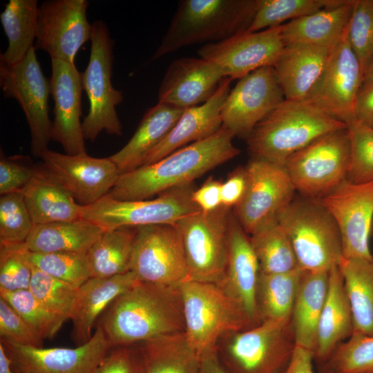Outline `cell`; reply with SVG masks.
I'll use <instances>...</instances> for the list:
<instances>
[{
  "label": "cell",
  "mask_w": 373,
  "mask_h": 373,
  "mask_svg": "<svg viewBox=\"0 0 373 373\" xmlns=\"http://www.w3.org/2000/svg\"><path fill=\"white\" fill-rule=\"evenodd\" d=\"M281 26L258 32H239L224 40L207 44L200 57L216 64L225 77L240 79L265 66H273L284 48Z\"/></svg>",
  "instance_id": "cell-21"
},
{
  "label": "cell",
  "mask_w": 373,
  "mask_h": 373,
  "mask_svg": "<svg viewBox=\"0 0 373 373\" xmlns=\"http://www.w3.org/2000/svg\"><path fill=\"white\" fill-rule=\"evenodd\" d=\"M97 325L112 347L184 332L180 287L140 281L108 305Z\"/></svg>",
  "instance_id": "cell-2"
},
{
  "label": "cell",
  "mask_w": 373,
  "mask_h": 373,
  "mask_svg": "<svg viewBox=\"0 0 373 373\" xmlns=\"http://www.w3.org/2000/svg\"><path fill=\"white\" fill-rule=\"evenodd\" d=\"M180 291L184 334L200 357L216 351L220 338L255 326L244 308L215 283L189 280Z\"/></svg>",
  "instance_id": "cell-5"
},
{
  "label": "cell",
  "mask_w": 373,
  "mask_h": 373,
  "mask_svg": "<svg viewBox=\"0 0 373 373\" xmlns=\"http://www.w3.org/2000/svg\"><path fill=\"white\" fill-rule=\"evenodd\" d=\"M40 158L45 172L82 206L91 205L107 195L120 175L109 157H94L86 153L68 155L48 149Z\"/></svg>",
  "instance_id": "cell-18"
},
{
  "label": "cell",
  "mask_w": 373,
  "mask_h": 373,
  "mask_svg": "<svg viewBox=\"0 0 373 373\" xmlns=\"http://www.w3.org/2000/svg\"><path fill=\"white\" fill-rule=\"evenodd\" d=\"M285 99L273 66L240 78L222 108V126L234 137L246 138L255 126Z\"/></svg>",
  "instance_id": "cell-17"
},
{
  "label": "cell",
  "mask_w": 373,
  "mask_h": 373,
  "mask_svg": "<svg viewBox=\"0 0 373 373\" xmlns=\"http://www.w3.org/2000/svg\"><path fill=\"white\" fill-rule=\"evenodd\" d=\"M222 184L220 181L210 177L200 188L193 191L192 200L201 211H213L222 206Z\"/></svg>",
  "instance_id": "cell-53"
},
{
  "label": "cell",
  "mask_w": 373,
  "mask_h": 373,
  "mask_svg": "<svg viewBox=\"0 0 373 373\" xmlns=\"http://www.w3.org/2000/svg\"><path fill=\"white\" fill-rule=\"evenodd\" d=\"M29 259L31 264L41 271L77 287L91 278L89 262L85 253L30 251Z\"/></svg>",
  "instance_id": "cell-43"
},
{
  "label": "cell",
  "mask_w": 373,
  "mask_h": 373,
  "mask_svg": "<svg viewBox=\"0 0 373 373\" xmlns=\"http://www.w3.org/2000/svg\"><path fill=\"white\" fill-rule=\"evenodd\" d=\"M131 271L141 282L173 288H179L189 280L182 241L175 224L137 227Z\"/></svg>",
  "instance_id": "cell-13"
},
{
  "label": "cell",
  "mask_w": 373,
  "mask_h": 373,
  "mask_svg": "<svg viewBox=\"0 0 373 373\" xmlns=\"http://www.w3.org/2000/svg\"><path fill=\"white\" fill-rule=\"evenodd\" d=\"M250 236L260 272L280 274L299 268L290 239L278 218Z\"/></svg>",
  "instance_id": "cell-39"
},
{
  "label": "cell",
  "mask_w": 373,
  "mask_h": 373,
  "mask_svg": "<svg viewBox=\"0 0 373 373\" xmlns=\"http://www.w3.org/2000/svg\"><path fill=\"white\" fill-rule=\"evenodd\" d=\"M329 271H303L291 315L296 345L312 352L314 355L327 294Z\"/></svg>",
  "instance_id": "cell-32"
},
{
  "label": "cell",
  "mask_w": 373,
  "mask_h": 373,
  "mask_svg": "<svg viewBox=\"0 0 373 373\" xmlns=\"http://www.w3.org/2000/svg\"><path fill=\"white\" fill-rule=\"evenodd\" d=\"M1 340L22 345L42 347L43 341L30 329L13 307L0 296Z\"/></svg>",
  "instance_id": "cell-50"
},
{
  "label": "cell",
  "mask_w": 373,
  "mask_h": 373,
  "mask_svg": "<svg viewBox=\"0 0 373 373\" xmlns=\"http://www.w3.org/2000/svg\"><path fill=\"white\" fill-rule=\"evenodd\" d=\"M199 373H229L221 363L218 351L207 353L200 357Z\"/></svg>",
  "instance_id": "cell-56"
},
{
  "label": "cell",
  "mask_w": 373,
  "mask_h": 373,
  "mask_svg": "<svg viewBox=\"0 0 373 373\" xmlns=\"http://www.w3.org/2000/svg\"><path fill=\"white\" fill-rule=\"evenodd\" d=\"M34 226L22 192L1 195L0 243L26 242Z\"/></svg>",
  "instance_id": "cell-48"
},
{
  "label": "cell",
  "mask_w": 373,
  "mask_h": 373,
  "mask_svg": "<svg viewBox=\"0 0 373 373\" xmlns=\"http://www.w3.org/2000/svg\"><path fill=\"white\" fill-rule=\"evenodd\" d=\"M11 363V359L8 356L3 345L0 343V373H14Z\"/></svg>",
  "instance_id": "cell-57"
},
{
  "label": "cell",
  "mask_w": 373,
  "mask_h": 373,
  "mask_svg": "<svg viewBox=\"0 0 373 373\" xmlns=\"http://www.w3.org/2000/svg\"><path fill=\"white\" fill-rule=\"evenodd\" d=\"M35 46L19 62H0V85L5 97L15 99L21 107L30 133V151L40 157L48 149L52 122L49 117L50 79L44 76Z\"/></svg>",
  "instance_id": "cell-12"
},
{
  "label": "cell",
  "mask_w": 373,
  "mask_h": 373,
  "mask_svg": "<svg viewBox=\"0 0 373 373\" xmlns=\"http://www.w3.org/2000/svg\"><path fill=\"white\" fill-rule=\"evenodd\" d=\"M332 215L340 230L343 258H371L369 237L373 218V180L347 179L318 200Z\"/></svg>",
  "instance_id": "cell-20"
},
{
  "label": "cell",
  "mask_w": 373,
  "mask_h": 373,
  "mask_svg": "<svg viewBox=\"0 0 373 373\" xmlns=\"http://www.w3.org/2000/svg\"><path fill=\"white\" fill-rule=\"evenodd\" d=\"M363 80V71L351 48L347 29L332 48L322 79L307 102L348 125L356 121L355 103Z\"/></svg>",
  "instance_id": "cell-19"
},
{
  "label": "cell",
  "mask_w": 373,
  "mask_h": 373,
  "mask_svg": "<svg viewBox=\"0 0 373 373\" xmlns=\"http://www.w3.org/2000/svg\"><path fill=\"white\" fill-rule=\"evenodd\" d=\"M354 333V320L343 278L338 266L329 271L328 289L321 312L314 359L321 365Z\"/></svg>",
  "instance_id": "cell-29"
},
{
  "label": "cell",
  "mask_w": 373,
  "mask_h": 373,
  "mask_svg": "<svg viewBox=\"0 0 373 373\" xmlns=\"http://www.w3.org/2000/svg\"><path fill=\"white\" fill-rule=\"evenodd\" d=\"M350 303L354 333L373 336V256L343 258L338 265Z\"/></svg>",
  "instance_id": "cell-34"
},
{
  "label": "cell",
  "mask_w": 373,
  "mask_h": 373,
  "mask_svg": "<svg viewBox=\"0 0 373 373\" xmlns=\"http://www.w3.org/2000/svg\"><path fill=\"white\" fill-rule=\"evenodd\" d=\"M4 298L40 339L52 338L66 321L46 309L28 289L0 290Z\"/></svg>",
  "instance_id": "cell-41"
},
{
  "label": "cell",
  "mask_w": 373,
  "mask_h": 373,
  "mask_svg": "<svg viewBox=\"0 0 373 373\" xmlns=\"http://www.w3.org/2000/svg\"><path fill=\"white\" fill-rule=\"evenodd\" d=\"M34 225L83 218V207L41 165L22 191Z\"/></svg>",
  "instance_id": "cell-31"
},
{
  "label": "cell",
  "mask_w": 373,
  "mask_h": 373,
  "mask_svg": "<svg viewBox=\"0 0 373 373\" xmlns=\"http://www.w3.org/2000/svg\"><path fill=\"white\" fill-rule=\"evenodd\" d=\"M354 2L345 1L282 24L280 35L284 45L306 44L333 48L347 29Z\"/></svg>",
  "instance_id": "cell-30"
},
{
  "label": "cell",
  "mask_w": 373,
  "mask_h": 373,
  "mask_svg": "<svg viewBox=\"0 0 373 373\" xmlns=\"http://www.w3.org/2000/svg\"><path fill=\"white\" fill-rule=\"evenodd\" d=\"M246 166H239L232 171L221 187L222 205L236 207L242 200L247 187Z\"/></svg>",
  "instance_id": "cell-52"
},
{
  "label": "cell",
  "mask_w": 373,
  "mask_h": 373,
  "mask_svg": "<svg viewBox=\"0 0 373 373\" xmlns=\"http://www.w3.org/2000/svg\"><path fill=\"white\" fill-rule=\"evenodd\" d=\"M332 48L306 44L284 46L273 67L285 99H309L322 79Z\"/></svg>",
  "instance_id": "cell-25"
},
{
  "label": "cell",
  "mask_w": 373,
  "mask_h": 373,
  "mask_svg": "<svg viewBox=\"0 0 373 373\" xmlns=\"http://www.w3.org/2000/svg\"><path fill=\"white\" fill-rule=\"evenodd\" d=\"M78 288L32 265L28 289L46 309L64 321L70 319Z\"/></svg>",
  "instance_id": "cell-44"
},
{
  "label": "cell",
  "mask_w": 373,
  "mask_h": 373,
  "mask_svg": "<svg viewBox=\"0 0 373 373\" xmlns=\"http://www.w3.org/2000/svg\"><path fill=\"white\" fill-rule=\"evenodd\" d=\"M138 348L146 373H199L200 357L184 332L141 342Z\"/></svg>",
  "instance_id": "cell-35"
},
{
  "label": "cell",
  "mask_w": 373,
  "mask_h": 373,
  "mask_svg": "<svg viewBox=\"0 0 373 373\" xmlns=\"http://www.w3.org/2000/svg\"><path fill=\"white\" fill-rule=\"evenodd\" d=\"M307 101L285 99L247 137L253 157L283 166L317 137L346 128Z\"/></svg>",
  "instance_id": "cell-4"
},
{
  "label": "cell",
  "mask_w": 373,
  "mask_h": 373,
  "mask_svg": "<svg viewBox=\"0 0 373 373\" xmlns=\"http://www.w3.org/2000/svg\"><path fill=\"white\" fill-rule=\"evenodd\" d=\"M224 336L218 355L229 373H283L296 347L291 317Z\"/></svg>",
  "instance_id": "cell-7"
},
{
  "label": "cell",
  "mask_w": 373,
  "mask_h": 373,
  "mask_svg": "<svg viewBox=\"0 0 373 373\" xmlns=\"http://www.w3.org/2000/svg\"><path fill=\"white\" fill-rule=\"evenodd\" d=\"M320 373H333V372H327V371L320 369Z\"/></svg>",
  "instance_id": "cell-59"
},
{
  "label": "cell",
  "mask_w": 373,
  "mask_h": 373,
  "mask_svg": "<svg viewBox=\"0 0 373 373\" xmlns=\"http://www.w3.org/2000/svg\"><path fill=\"white\" fill-rule=\"evenodd\" d=\"M246 169L247 190L233 213L243 229L251 235L277 218L296 191L283 166L252 157Z\"/></svg>",
  "instance_id": "cell-14"
},
{
  "label": "cell",
  "mask_w": 373,
  "mask_h": 373,
  "mask_svg": "<svg viewBox=\"0 0 373 373\" xmlns=\"http://www.w3.org/2000/svg\"><path fill=\"white\" fill-rule=\"evenodd\" d=\"M347 127L324 134L291 155L283 167L299 195L318 200L347 179Z\"/></svg>",
  "instance_id": "cell-9"
},
{
  "label": "cell",
  "mask_w": 373,
  "mask_h": 373,
  "mask_svg": "<svg viewBox=\"0 0 373 373\" xmlns=\"http://www.w3.org/2000/svg\"><path fill=\"white\" fill-rule=\"evenodd\" d=\"M233 135L224 127L212 136L180 148L162 159L120 174L107 195L118 200H142L195 179L240 153Z\"/></svg>",
  "instance_id": "cell-1"
},
{
  "label": "cell",
  "mask_w": 373,
  "mask_h": 373,
  "mask_svg": "<svg viewBox=\"0 0 373 373\" xmlns=\"http://www.w3.org/2000/svg\"><path fill=\"white\" fill-rule=\"evenodd\" d=\"M35 165L29 157L13 155L6 157L1 153L0 194L22 192L32 178Z\"/></svg>",
  "instance_id": "cell-49"
},
{
  "label": "cell",
  "mask_w": 373,
  "mask_h": 373,
  "mask_svg": "<svg viewBox=\"0 0 373 373\" xmlns=\"http://www.w3.org/2000/svg\"><path fill=\"white\" fill-rule=\"evenodd\" d=\"M355 119L373 127V81L363 82L357 94Z\"/></svg>",
  "instance_id": "cell-54"
},
{
  "label": "cell",
  "mask_w": 373,
  "mask_h": 373,
  "mask_svg": "<svg viewBox=\"0 0 373 373\" xmlns=\"http://www.w3.org/2000/svg\"><path fill=\"white\" fill-rule=\"evenodd\" d=\"M37 0H10L0 15L8 47L0 62L12 65L21 61L34 47L36 39Z\"/></svg>",
  "instance_id": "cell-37"
},
{
  "label": "cell",
  "mask_w": 373,
  "mask_h": 373,
  "mask_svg": "<svg viewBox=\"0 0 373 373\" xmlns=\"http://www.w3.org/2000/svg\"><path fill=\"white\" fill-rule=\"evenodd\" d=\"M137 227L106 230L87 253L91 278H108L131 271Z\"/></svg>",
  "instance_id": "cell-36"
},
{
  "label": "cell",
  "mask_w": 373,
  "mask_h": 373,
  "mask_svg": "<svg viewBox=\"0 0 373 373\" xmlns=\"http://www.w3.org/2000/svg\"><path fill=\"white\" fill-rule=\"evenodd\" d=\"M95 373H146L138 346L112 347Z\"/></svg>",
  "instance_id": "cell-51"
},
{
  "label": "cell",
  "mask_w": 373,
  "mask_h": 373,
  "mask_svg": "<svg viewBox=\"0 0 373 373\" xmlns=\"http://www.w3.org/2000/svg\"><path fill=\"white\" fill-rule=\"evenodd\" d=\"M259 0H183L151 61L195 44H211L248 30Z\"/></svg>",
  "instance_id": "cell-3"
},
{
  "label": "cell",
  "mask_w": 373,
  "mask_h": 373,
  "mask_svg": "<svg viewBox=\"0 0 373 373\" xmlns=\"http://www.w3.org/2000/svg\"><path fill=\"white\" fill-rule=\"evenodd\" d=\"M231 212V208L222 205L213 211L191 214L175 224L189 280L216 284L222 278L227 263Z\"/></svg>",
  "instance_id": "cell-11"
},
{
  "label": "cell",
  "mask_w": 373,
  "mask_h": 373,
  "mask_svg": "<svg viewBox=\"0 0 373 373\" xmlns=\"http://www.w3.org/2000/svg\"><path fill=\"white\" fill-rule=\"evenodd\" d=\"M14 373H95L111 349L97 325L90 339L75 348H44L0 340Z\"/></svg>",
  "instance_id": "cell-16"
},
{
  "label": "cell",
  "mask_w": 373,
  "mask_h": 373,
  "mask_svg": "<svg viewBox=\"0 0 373 373\" xmlns=\"http://www.w3.org/2000/svg\"><path fill=\"white\" fill-rule=\"evenodd\" d=\"M347 36L364 76L373 61V0L355 1Z\"/></svg>",
  "instance_id": "cell-46"
},
{
  "label": "cell",
  "mask_w": 373,
  "mask_h": 373,
  "mask_svg": "<svg viewBox=\"0 0 373 373\" xmlns=\"http://www.w3.org/2000/svg\"><path fill=\"white\" fill-rule=\"evenodd\" d=\"M320 366L333 373H373V336L353 333Z\"/></svg>",
  "instance_id": "cell-42"
},
{
  "label": "cell",
  "mask_w": 373,
  "mask_h": 373,
  "mask_svg": "<svg viewBox=\"0 0 373 373\" xmlns=\"http://www.w3.org/2000/svg\"><path fill=\"white\" fill-rule=\"evenodd\" d=\"M313 360L312 352L296 345L291 358L283 373H315Z\"/></svg>",
  "instance_id": "cell-55"
},
{
  "label": "cell",
  "mask_w": 373,
  "mask_h": 373,
  "mask_svg": "<svg viewBox=\"0 0 373 373\" xmlns=\"http://www.w3.org/2000/svg\"><path fill=\"white\" fill-rule=\"evenodd\" d=\"M350 162L347 180L354 183L373 180V127L354 121L347 125Z\"/></svg>",
  "instance_id": "cell-45"
},
{
  "label": "cell",
  "mask_w": 373,
  "mask_h": 373,
  "mask_svg": "<svg viewBox=\"0 0 373 373\" xmlns=\"http://www.w3.org/2000/svg\"><path fill=\"white\" fill-rule=\"evenodd\" d=\"M50 84L55 102L51 140L59 143L68 155L86 153L81 122L82 73L75 64L51 59Z\"/></svg>",
  "instance_id": "cell-22"
},
{
  "label": "cell",
  "mask_w": 373,
  "mask_h": 373,
  "mask_svg": "<svg viewBox=\"0 0 373 373\" xmlns=\"http://www.w3.org/2000/svg\"><path fill=\"white\" fill-rule=\"evenodd\" d=\"M92 25L89 61L82 73L83 90L89 101V111L83 119L82 131L86 140L94 142L104 131L111 135H122V126L115 108L123 101V95L111 82L114 41L108 26L102 20H96Z\"/></svg>",
  "instance_id": "cell-8"
},
{
  "label": "cell",
  "mask_w": 373,
  "mask_h": 373,
  "mask_svg": "<svg viewBox=\"0 0 373 373\" xmlns=\"http://www.w3.org/2000/svg\"><path fill=\"white\" fill-rule=\"evenodd\" d=\"M140 280L132 271L108 278H89L77 290L70 320L71 338L81 345L88 342L98 317L121 294Z\"/></svg>",
  "instance_id": "cell-27"
},
{
  "label": "cell",
  "mask_w": 373,
  "mask_h": 373,
  "mask_svg": "<svg viewBox=\"0 0 373 373\" xmlns=\"http://www.w3.org/2000/svg\"><path fill=\"white\" fill-rule=\"evenodd\" d=\"M303 273L300 268L280 274L260 271L256 298L260 322L291 317Z\"/></svg>",
  "instance_id": "cell-38"
},
{
  "label": "cell",
  "mask_w": 373,
  "mask_h": 373,
  "mask_svg": "<svg viewBox=\"0 0 373 373\" xmlns=\"http://www.w3.org/2000/svg\"><path fill=\"white\" fill-rule=\"evenodd\" d=\"M184 111L163 102L149 108L126 144L108 157L120 174L141 166L146 157L167 136Z\"/></svg>",
  "instance_id": "cell-28"
},
{
  "label": "cell",
  "mask_w": 373,
  "mask_h": 373,
  "mask_svg": "<svg viewBox=\"0 0 373 373\" xmlns=\"http://www.w3.org/2000/svg\"><path fill=\"white\" fill-rule=\"evenodd\" d=\"M88 6L87 0L44 1L37 10L35 50L75 64L77 52L91 37Z\"/></svg>",
  "instance_id": "cell-15"
},
{
  "label": "cell",
  "mask_w": 373,
  "mask_h": 373,
  "mask_svg": "<svg viewBox=\"0 0 373 373\" xmlns=\"http://www.w3.org/2000/svg\"><path fill=\"white\" fill-rule=\"evenodd\" d=\"M247 234L232 211L229 224L227 263L222 278L216 285L244 308L256 325L261 323L256 298L260 271Z\"/></svg>",
  "instance_id": "cell-24"
},
{
  "label": "cell",
  "mask_w": 373,
  "mask_h": 373,
  "mask_svg": "<svg viewBox=\"0 0 373 373\" xmlns=\"http://www.w3.org/2000/svg\"><path fill=\"white\" fill-rule=\"evenodd\" d=\"M343 2L344 0H259L256 13L247 31L254 32L278 27L287 19L304 17Z\"/></svg>",
  "instance_id": "cell-40"
},
{
  "label": "cell",
  "mask_w": 373,
  "mask_h": 373,
  "mask_svg": "<svg viewBox=\"0 0 373 373\" xmlns=\"http://www.w3.org/2000/svg\"><path fill=\"white\" fill-rule=\"evenodd\" d=\"M226 77L214 64L201 57H182L169 66L158 89V102L182 108L201 105Z\"/></svg>",
  "instance_id": "cell-23"
},
{
  "label": "cell",
  "mask_w": 373,
  "mask_h": 373,
  "mask_svg": "<svg viewBox=\"0 0 373 373\" xmlns=\"http://www.w3.org/2000/svg\"><path fill=\"white\" fill-rule=\"evenodd\" d=\"M373 81V61L363 76V82Z\"/></svg>",
  "instance_id": "cell-58"
},
{
  "label": "cell",
  "mask_w": 373,
  "mask_h": 373,
  "mask_svg": "<svg viewBox=\"0 0 373 373\" xmlns=\"http://www.w3.org/2000/svg\"><path fill=\"white\" fill-rule=\"evenodd\" d=\"M231 81L226 77L207 102L185 108L167 136L146 157L142 166L153 164L188 144L205 140L218 132L222 126L221 111L231 90Z\"/></svg>",
  "instance_id": "cell-26"
},
{
  "label": "cell",
  "mask_w": 373,
  "mask_h": 373,
  "mask_svg": "<svg viewBox=\"0 0 373 373\" xmlns=\"http://www.w3.org/2000/svg\"><path fill=\"white\" fill-rule=\"evenodd\" d=\"M26 242L0 243V290L28 289L32 265Z\"/></svg>",
  "instance_id": "cell-47"
},
{
  "label": "cell",
  "mask_w": 373,
  "mask_h": 373,
  "mask_svg": "<svg viewBox=\"0 0 373 373\" xmlns=\"http://www.w3.org/2000/svg\"><path fill=\"white\" fill-rule=\"evenodd\" d=\"M105 230L82 218L34 226L26 244L32 252L87 254Z\"/></svg>",
  "instance_id": "cell-33"
},
{
  "label": "cell",
  "mask_w": 373,
  "mask_h": 373,
  "mask_svg": "<svg viewBox=\"0 0 373 373\" xmlns=\"http://www.w3.org/2000/svg\"><path fill=\"white\" fill-rule=\"evenodd\" d=\"M291 242L298 267L305 271H329L343 258L338 224L318 200L300 195L278 214Z\"/></svg>",
  "instance_id": "cell-6"
},
{
  "label": "cell",
  "mask_w": 373,
  "mask_h": 373,
  "mask_svg": "<svg viewBox=\"0 0 373 373\" xmlns=\"http://www.w3.org/2000/svg\"><path fill=\"white\" fill-rule=\"evenodd\" d=\"M193 184L167 190L153 199L118 200L106 195L84 206L83 218L105 231L122 227L175 224L183 218L201 211L193 202Z\"/></svg>",
  "instance_id": "cell-10"
}]
</instances>
